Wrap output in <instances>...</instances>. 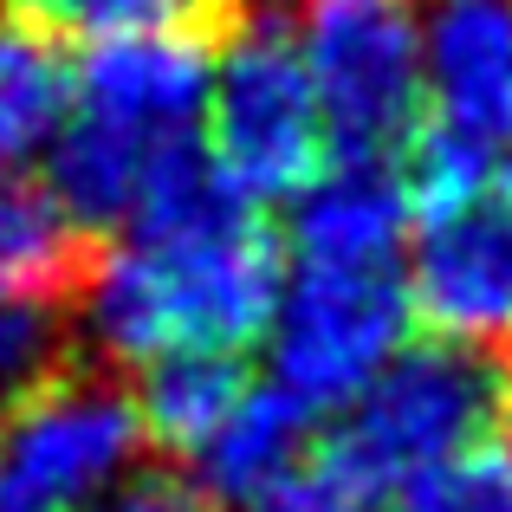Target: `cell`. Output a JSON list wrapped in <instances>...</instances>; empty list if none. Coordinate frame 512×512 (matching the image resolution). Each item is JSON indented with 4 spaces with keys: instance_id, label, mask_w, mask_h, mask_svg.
<instances>
[{
    "instance_id": "6da1fadb",
    "label": "cell",
    "mask_w": 512,
    "mask_h": 512,
    "mask_svg": "<svg viewBox=\"0 0 512 512\" xmlns=\"http://www.w3.org/2000/svg\"><path fill=\"white\" fill-rule=\"evenodd\" d=\"M286 286V247L247 195L188 143L150 182L124 240L85 273V338L111 363H156L175 350L240 357L266 338Z\"/></svg>"
},
{
    "instance_id": "7a4b0ae2",
    "label": "cell",
    "mask_w": 512,
    "mask_h": 512,
    "mask_svg": "<svg viewBox=\"0 0 512 512\" xmlns=\"http://www.w3.org/2000/svg\"><path fill=\"white\" fill-rule=\"evenodd\" d=\"M512 422V363L461 344L396 350L370 383L338 409L325 467L363 493H402L422 474L461 461L480 441H500Z\"/></svg>"
},
{
    "instance_id": "3957f363",
    "label": "cell",
    "mask_w": 512,
    "mask_h": 512,
    "mask_svg": "<svg viewBox=\"0 0 512 512\" xmlns=\"http://www.w3.org/2000/svg\"><path fill=\"white\" fill-rule=\"evenodd\" d=\"M402 163L415 214L500 188L512 163V0L422 7V130Z\"/></svg>"
},
{
    "instance_id": "277c9868",
    "label": "cell",
    "mask_w": 512,
    "mask_h": 512,
    "mask_svg": "<svg viewBox=\"0 0 512 512\" xmlns=\"http://www.w3.org/2000/svg\"><path fill=\"white\" fill-rule=\"evenodd\" d=\"M208 163L234 195L260 201H299L331 169V137L318 91L305 78V59L292 46L286 13H240L214 39V78H208Z\"/></svg>"
},
{
    "instance_id": "5b68a950",
    "label": "cell",
    "mask_w": 512,
    "mask_h": 512,
    "mask_svg": "<svg viewBox=\"0 0 512 512\" xmlns=\"http://www.w3.org/2000/svg\"><path fill=\"white\" fill-rule=\"evenodd\" d=\"M292 46L325 111L338 163H396L422 130L415 0H286Z\"/></svg>"
},
{
    "instance_id": "8992f818",
    "label": "cell",
    "mask_w": 512,
    "mask_h": 512,
    "mask_svg": "<svg viewBox=\"0 0 512 512\" xmlns=\"http://www.w3.org/2000/svg\"><path fill=\"white\" fill-rule=\"evenodd\" d=\"M409 279L402 266H286L279 312L266 325L273 383L312 415L344 409L396 350H409Z\"/></svg>"
},
{
    "instance_id": "52a82bcc",
    "label": "cell",
    "mask_w": 512,
    "mask_h": 512,
    "mask_svg": "<svg viewBox=\"0 0 512 512\" xmlns=\"http://www.w3.org/2000/svg\"><path fill=\"white\" fill-rule=\"evenodd\" d=\"M143 454L137 396L98 370H59L0 428V512H91Z\"/></svg>"
},
{
    "instance_id": "ba28073f",
    "label": "cell",
    "mask_w": 512,
    "mask_h": 512,
    "mask_svg": "<svg viewBox=\"0 0 512 512\" xmlns=\"http://www.w3.org/2000/svg\"><path fill=\"white\" fill-rule=\"evenodd\" d=\"M402 279L441 344L512 363V182L422 214Z\"/></svg>"
},
{
    "instance_id": "9c48e42d",
    "label": "cell",
    "mask_w": 512,
    "mask_h": 512,
    "mask_svg": "<svg viewBox=\"0 0 512 512\" xmlns=\"http://www.w3.org/2000/svg\"><path fill=\"white\" fill-rule=\"evenodd\" d=\"M214 78V26H156V33L98 39L72 72V117L104 124L130 143L175 150L195 143Z\"/></svg>"
},
{
    "instance_id": "30bf717a",
    "label": "cell",
    "mask_w": 512,
    "mask_h": 512,
    "mask_svg": "<svg viewBox=\"0 0 512 512\" xmlns=\"http://www.w3.org/2000/svg\"><path fill=\"white\" fill-rule=\"evenodd\" d=\"M409 214V188L389 163H338L292 201L279 247L299 266H402Z\"/></svg>"
},
{
    "instance_id": "8fae6325",
    "label": "cell",
    "mask_w": 512,
    "mask_h": 512,
    "mask_svg": "<svg viewBox=\"0 0 512 512\" xmlns=\"http://www.w3.org/2000/svg\"><path fill=\"white\" fill-rule=\"evenodd\" d=\"M318 415L299 396H286L279 383H253L240 396V409L221 422V435L195 454V487L208 493V506H247L260 500L273 480H286L292 467L312 461Z\"/></svg>"
},
{
    "instance_id": "7c38bea8",
    "label": "cell",
    "mask_w": 512,
    "mask_h": 512,
    "mask_svg": "<svg viewBox=\"0 0 512 512\" xmlns=\"http://www.w3.org/2000/svg\"><path fill=\"white\" fill-rule=\"evenodd\" d=\"M91 273L85 227L52 201L46 182H0V299L13 305H59Z\"/></svg>"
},
{
    "instance_id": "4fadbf2b",
    "label": "cell",
    "mask_w": 512,
    "mask_h": 512,
    "mask_svg": "<svg viewBox=\"0 0 512 512\" xmlns=\"http://www.w3.org/2000/svg\"><path fill=\"white\" fill-rule=\"evenodd\" d=\"M253 389L247 363L227 350H175V357L143 363V389H137V422L143 441L195 461L221 422L240 409V396Z\"/></svg>"
},
{
    "instance_id": "5bb4252c",
    "label": "cell",
    "mask_w": 512,
    "mask_h": 512,
    "mask_svg": "<svg viewBox=\"0 0 512 512\" xmlns=\"http://www.w3.org/2000/svg\"><path fill=\"white\" fill-rule=\"evenodd\" d=\"M65 111H72V65L59 39L33 20H7L0 26V182L59 137Z\"/></svg>"
},
{
    "instance_id": "9a60e30c",
    "label": "cell",
    "mask_w": 512,
    "mask_h": 512,
    "mask_svg": "<svg viewBox=\"0 0 512 512\" xmlns=\"http://www.w3.org/2000/svg\"><path fill=\"white\" fill-rule=\"evenodd\" d=\"M396 512H512V441H480L461 461L396 493Z\"/></svg>"
},
{
    "instance_id": "2e32d148",
    "label": "cell",
    "mask_w": 512,
    "mask_h": 512,
    "mask_svg": "<svg viewBox=\"0 0 512 512\" xmlns=\"http://www.w3.org/2000/svg\"><path fill=\"white\" fill-rule=\"evenodd\" d=\"M65 357V325L52 305H13L0 299V409L33 396L39 383L59 376Z\"/></svg>"
},
{
    "instance_id": "e0dca14e",
    "label": "cell",
    "mask_w": 512,
    "mask_h": 512,
    "mask_svg": "<svg viewBox=\"0 0 512 512\" xmlns=\"http://www.w3.org/2000/svg\"><path fill=\"white\" fill-rule=\"evenodd\" d=\"M33 7L46 13V33H78L91 46L124 33H156V26H208L201 0H33Z\"/></svg>"
},
{
    "instance_id": "ac0fdd59",
    "label": "cell",
    "mask_w": 512,
    "mask_h": 512,
    "mask_svg": "<svg viewBox=\"0 0 512 512\" xmlns=\"http://www.w3.org/2000/svg\"><path fill=\"white\" fill-rule=\"evenodd\" d=\"M240 512H383V500L363 493V487H350L338 467L305 461V467H292L286 480H273L260 500H247Z\"/></svg>"
},
{
    "instance_id": "d6986e66",
    "label": "cell",
    "mask_w": 512,
    "mask_h": 512,
    "mask_svg": "<svg viewBox=\"0 0 512 512\" xmlns=\"http://www.w3.org/2000/svg\"><path fill=\"white\" fill-rule=\"evenodd\" d=\"M91 512H214V506H208V493H201L188 474H169V467H130Z\"/></svg>"
}]
</instances>
